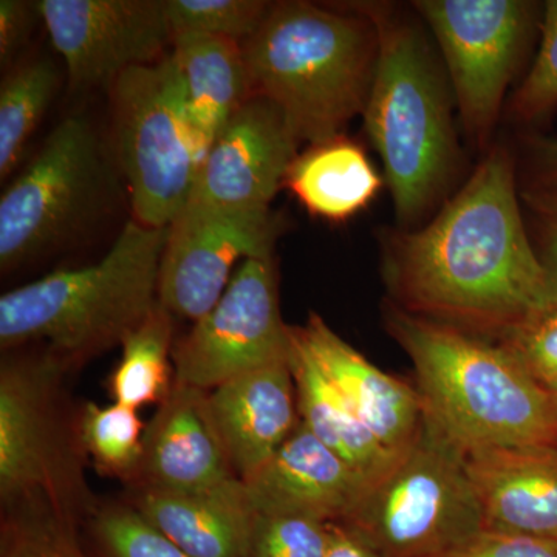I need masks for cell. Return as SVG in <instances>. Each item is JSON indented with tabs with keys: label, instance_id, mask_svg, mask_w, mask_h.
Returning <instances> with one entry per match:
<instances>
[{
	"label": "cell",
	"instance_id": "13",
	"mask_svg": "<svg viewBox=\"0 0 557 557\" xmlns=\"http://www.w3.org/2000/svg\"><path fill=\"white\" fill-rule=\"evenodd\" d=\"M38 9L73 95L110 89L127 70L157 64L174 39L164 0H40Z\"/></svg>",
	"mask_w": 557,
	"mask_h": 557
},
{
	"label": "cell",
	"instance_id": "35",
	"mask_svg": "<svg viewBox=\"0 0 557 557\" xmlns=\"http://www.w3.org/2000/svg\"><path fill=\"white\" fill-rule=\"evenodd\" d=\"M325 557H381L354 531L341 523L330 527V542Z\"/></svg>",
	"mask_w": 557,
	"mask_h": 557
},
{
	"label": "cell",
	"instance_id": "5",
	"mask_svg": "<svg viewBox=\"0 0 557 557\" xmlns=\"http://www.w3.org/2000/svg\"><path fill=\"white\" fill-rule=\"evenodd\" d=\"M379 35V58L362 110L366 132L383 159L395 211L410 223L445 188L456 138L448 87L423 35L391 9L355 3Z\"/></svg>",
	"mask_w": 557,
	"mask_h": 557
},
{
	"label": "cell",
	"instance_id": "22",
	"mask_svg": "<svg viewBox=\"0 0 557 557\" xmlns=\"http://www.w3.org/2000/svg\"><path fill=\"white\" fill-rule=\"evenodd\" d=\"M288 364L298 395L300 421L370 483L386 474L398 456L384 448L329 380L289 327Z\"/></svg>",
	"mask_w": 557,
	"mask_h": 557
},
{
	"label": "cell",
	"instance_id": "10",
	"mask_svg": "<svg viewBox=\"0 0 557 557\" xmlns=\"http://www.w3.org/2000/svg\"><path fill=\"white\" fill-rule=\"evenodd\" d=\"M289 325L278 302L273 258L247 259L211 310L172 350L175 380L212 391L274 362L287 361Z\"/></svg>",
	"mask_w": 557,
	"mask_h": 557
},
{
	"label": "cell",
	"instance_id": "36",
	"mask_svg": "<svg viewBox=\"0 0 557 557\" xmlns=\"http://www.w3.org/2000/svg\"><path fill=\"white\" fill-rule=\"evenodd\" d=\"M536 168L542 188H557V139L539 141Z\"/></svg>",
	"mask_w": 557,
	"mask_h": 557
},
{
	"label": "cell",
	"instance_id": "6",
	"mask_svg": "<svg viewBox=\"0 0 557 557\" xmlns=\"http://www.w3.org/2000/svg\"><path fill=\"white\" fill-rule=\"evenodd\" d=\"M70 366L50 347L3 351L0 368V497L7 509L49 508L78 523L98 505L86 478L78 416L62 379Z\"/></svg>",
	"mask_w": 557,
	"mask_h": 557
},
{
	"label": "cell",
	"instance_id": "17",
	"mask_svg": "<svg viewBox=\"0 0 557 557\" xmlns=\"http://www.w3.org/2000/svg\"><path fill=\"white\" fill-rule=\"evenodd\" d=\"M293 330L381 445L395 456L408 448L424 416L418 388L376 368L317 313Z\"/></svg>",
	"mask_w": 557,
	"mask_h": 557
},
{
	"label": "cell",
	"instance_id": "34",
	"mask_svg": "<svg viewBox=\"0 0 557 557\" xmlns=\"http://www.w3.org/2000/svg\"><path fill=\"white\" fill-rule=\"evenodd\" d=\"M38 17L40 20L38 2H0V61L3 67L27 46Z\"/></svg>",
	"mask_w": 557,
	"mask_h": 557
},
{
	"label": "cell",
	"instance_id": "32",
	"mask_svg": "<svg viewBox=\"0 0 557 557\" xmlns=\"http://www.w3.org/2000/svg\"><path fill=\"white\" fill-rule=\"evenodd\" d=\"M557 104V0L545 7L544 38L531 72L516 94L512 109L531 121Z\"/></svg>",
	"mask_w": 557,
	"mask_h": 557
},
{
	"label": "cell",
	"instance_id": "29",
	"mask_svg": "<svg viewBox=\"0 0 557 557\" xmlns=\"http://www.w3.org/2000/svg\"><path fill=\"white\" fill-rule=\"evenodd\" d=\"M91 519L104 557H188L150 527L131 504L98 507Z\"/></svg>",
	"mask_w": 557,
	"mask_h": 557
},
{
	"label": "cell",
	"instance_id": "23",
	"mask_svg": "<svg viewBox=\"0 0 557 557\" xmlns=\"http://www.w3.org/2000/svg\"><path fill=\"white\" fill-rule=\"evenodd\" d=\"M383 185L372 161L343 135L311 145L293 161L284 186L317 218L341 222L368 207Z\"/></svg>",
	"mask_w": 557,
	"mask_h": 557
},
{
	"label": "cell",
	"instance_id": "9",
	"mask_svg": "<svg viewBox=\"0 0 557 557\" xmlns=\"http://www.w3.org/2000/svg\"><path fill=\"white\" fill-rule=\"evenodd\" d=\"M115 160L134 220L170 228L188 205L205 159L170 57L124 72L109 89Z\"/></svg>",
	"mask_w": 557,
	"mask_h": 557
},
{
	"label": "cell",
	"instance_id": "16",
	"mask_svg": "<svg viewBox=\"0 0 557 557\" xmlns=\"http://www.w3.org/2000/svg\"><path fill=\"white\" fill-rule=\"evenodd\" d=\"M369 485L302 421L284 446L245 480L258 515L309 516L327 523L346 522Z\"/></svg>",
	"mask_w": 557,
	"mask_h": 557
},
{
	"label": "cell",
	"instance_id": "28",
	"mask_svg": "<svg viewBox=\"0 0 557 557\" xmlns=\"http://www.w3.org/2000/svg\"><path fill=\"white\" fill-rule=\"evenodd\" d=\"M0 557H89L76 536L78 523L49 508L7 509Z\"/></svg>",
	"mask_w": 557,
	"mask_h": 557
},
{
	"label": "cell",
	"instance_id": "18",
	"mask_svg": "<svg viewBox=\"0 0 557 557\" xmlns=\"http://www.w3.org/2000/svg\"><path fill=\"white\" fill-rule=\"evenodd\" d=\"M212 417L240 480L251 479L298 428V395L287 361L209 391Z\"/></svg>",
	"mask_w": 557,
	"mask_h": 557
},
{
	"label": "cell",
	"instance_id": "21",
	"mask_svg": "<svg viewBox=\"0 0 557 557\" xmlns=\"http://www.w3.org/2000/svg\"><path fill=\"white\" fill-rule=\"evenodd\" d=\"M200 149L207 156L231 116L252 97L242 44L212 36L185 35L168 53Z\"/></svg>",
	"mask_w": 557,
	"mask_h": 557
},
{
	"label": "cell",
	"instance_id": "30",
	"mask_svg": "<svg viewBox=\"0 0 557 557\" xmlns=\"http://www.w3.org/2000/svg\"><path fill=\"white\" fill-rule=\"evenodd\" d=\"M500 344L547 391L557 386V296L508 329Z\"/></svg>",
	"mask_w": 557,
	"mask_h": 557
},
{
	"label": "cell",
	"instance_id": "4",
	"mask_svg": "<svg viewBox=\"0 0 557 557\" xmlns=\"http://www.w3.org/2000/svg\"><path fill=\"white\" fill-rule=\"evenodd\" d=\"M168 228L131 219L104 258L3 293L2 351L44 341L72 366L121 346L159 306Z\"/></svg>",
	"mask_w": 557,
	"mask_h": 557
},
{
	"label": "cell",
	"instance_id": "37",
	"mask_svg": "<svg viewBox=\"0 0 557 557\" xmlns=\"http://www.w3.org/2000/svg\"><path fill=\"white\" fill-rule=\"evenodd\" d=\"M525 200L539 212L552 230H557V188H541L525 194Z\"/></svg>",
	"mask_w": 557,
	"mask_h": 557
},
{
	"label": "cell",
	"instance_id": "7",
	"mask_svg": "<svg viewBox=\"0 0 557 557\" xmlns=\"http://www.w3.org/2000/svg\"><path fill=\"white\" fill-rule=\"evenodd\" d=\"M381 557H440L485 530L468 454L424 408L417 437L346 522Z\"/></svg>",
	"mask_w": 557,
	"mask_h": 557
},
{
	"label": "cell",
	"instance_id": "38",
	"mask_svg": "<svg viewBox=\"0 0 557 557\" xmlns=\"http://www.w3.org/2000/svg\"><path fill=\"white\" fill-rule=\"evenodd\" d=\"M544 263L548 271L549 287L553 295L557 296V230H552L549 233L547 260Z\"/></svg>",
	"mask_w": 557,
	"mask_h": 557
},
{
	"label": "cell",
	"instance_id": "3",
	"mask_svg": "<svg viewBox=\"0 0 557 557\" xmlns=\"http://www.w3.org/2000/svg\"><path fill=\"white\" fill-rule=\"evenodd\" d=\"M350 10L357 14L273 3L259 30L242 44L252 95L276 104L299 141L338 137L368 102L379 35L368 16Z\"/></svg>",
	"mask_w": 557,
	"mask_h": 557
},
{
	"label": "cell",
	"instance_id": "1",
	"mask_svg": "<svg viewBox=\"0 0 557 557\" xmlns=\"http://www.w3.org/2000/svg\"><path fill=\"white\" fill-rule=\"evenodd\" d=\"M392 287L410 310L504 335L552 298L528 240L515 168L496 148L426 228L388 242Z\"/></svg>",
	"mask_w": 557,
	"mask_h": 557
},
{
	"label": "cell",
	"instance_id": "20",
	"mask_svg": "<svg viewBox=\"0 0 557 557\" xmlns=\"http://www.w3.org/2000/svg\"><path fill=\"white\" fill-rule=\"evenodd\" d=\"M486 530L557 541V448L468 454Z\"/></svg>",
	"mask_w": 557,
	"mask_h": 557
},
{
	"label": "cell",
	"instance_id": "11",
	"mask_svg": "<svg viewBox=\"0 0 557 557\" xmlns=\"http://www.w3.org/2000/svg\"><path fill=\"white\" fill-rule=\"evenodd\" d=\"M416 9L443 51L465 127L485 138L525 46L530 5L519 0H423Z\"/></svg>",
	"mask_w": 557,
	"mask_h": 557
},
{
	"label": "cell",
	"instance_id": "12",
	"mask_svg": "<svg viewBox=\"0 0 557 557\" xmlns=\"http://www.w3.org/2000/svg\"><path fill=\"white\" fill-rule=\"evenodd\" d=\"M284 231L271 209L186 207L168 228L159 300L172 317L197 322L228 287L247 259L273 258Z\"/></svg>",
	"mask_w": 557,
	"mask_h": 557
},
{
	"label": "cell",
	"instance_id": "15",
	"mask_svg": "<svg viewBox=\"0 0 557 557\" xmlns=\"http://www.w3.org/2000/svg\"><path fill=\"white\" fill-rule=\"evenodd\" d=\"M234 478L209 391L175 380L146 423L135 490L199 491Z\"/></svg>",
	"mask_w": 557,
	"mask_h": 557
},
{
	"label": "cell",
	"instance_id": "33",
	"mask_svg": "<svg viewBox=\"0 0 557 557\" xmlns=\"http://www.w3.org/2000/svg\"><path fill=\"white\" fill-rule=\"evenodd\" d=\"M440 557H557V541L485 528L478 536Z\"/></svg>",
	"mask_w": 557,
	"mask_h": 557
},
{
	"label": "cell",
	"instance_id": "8",
	"mask_svg": "<svg viewBox=\"0 0 557 557\" xmlns=\"http://www.w3.org/2000/svg\"><path fill=\"white\" fill-rule=\"evenodd\" d=\"M115 170L86 116L62 120L0 199L3 273L46 258L86 233L112 201Z\"/></svg>",
	"mask_w": 557,
	"mask_h": 557
},
{
	"label": "cell",
	"instance_id": "25",
	"mask_svg": "<svg viewBox=\"0 0 557 557\" xmlns=\"http://www.w3.org/2000/svg\"><path fill=\"white\" fill-rule=\"evenodd\" d=\"M61 69L53 60L39 57L25 62L0 86V178L16 170L28 141L58 95Z\"/></svg>",
	"mask_w": 557,
	"mask_h": 557
},
{
	"label": "cell",
	"instance_id": "19",
	"mask_svg": "<svg viewBox=\"0 0 557 557\" xmlns=\"http://www.w3.org/2000/svg\"><path fill=\"white\" fill-rule=\"evenodd\" d=\"M131 505L188 557H248L258 512L239 478L199 491L137 487Z\"/></svg>",
	"mask_w": 557,
	"mask_h": 557
},
{
	"label": "cell",
	"instance_id": "27",
	"mask_svg": "<svg viewBox=\"0 0 557 557\" xmlns=\"http://www.w3.org/2000/svg\"><path fill=\"white\" fill-rule=\"evenodd\" d=\"M271 5L263 0H164L172 38L200 35L240 44L259 30Z\"/></svg>",
	"mask_w": 557,
	"mask_h": 557
},
{
	"label": "cell",
	"instance_id": "2",
	"mask_svg": "<svg viewBox=\"0 0 557 557\" xmlns=\"http://www.w3.org/2000/svg\"><path fill=\"white\" fill-rule=\"evenodd\" d=\"M387 327L412 361L424 408L465 453L555 445L552 395L502 344L398 309Z\"/></svg>",
	"mask_w": 557,
	"mask_h": 557
},
{
	"label": "cell",
	"instance_id": "24",
	"mask_svg": "<svg viewBox=\"0 0 557 557\" xmlns=\"http://www.w3.org/2000/svg\"><path fill=\"white\" fill-rule=\"evenodd\" d=\"M174 324L172 314L159 306L124 338L119 366L109 379L113 401L132 409L156 405L170 397L175 383Z\"/></svg>",
	"mask_w": 557,
	"mask_h": 557
},
{
	"label": "cell",
	"instance_id": "26",
	"mask_svg": "<svg viewBox=\"0 0 557 557\" xmlns=\"http://www.w3.org/2000/svg\"><path fill=\"white\" fill-rule=\"evenodd\" d=\"M143 423L137 409L113 403H87L78 412V431L84 453L106 478L137 482L143 453Z\"/></svg>",
	"mask_w": 557,
	"mask_h": 557
},
{
	"label": "cell",
	"instance_id": "39",
	"mask_svg": "<svg viewBox=\"0 0 557 557\" xmlns=\"http://www.w3.org/2000/svg\"><path fill=\"white\" fill-rule=\"evenodd\" d=\"M549 395H552L553 401H555V406L557 409V386L548 388Z\"/></svg>",
	"mask_w": 557,
	"mask_h": 557
},
{
	"label": "cell",
	"instance_id": "14",
	"mask_svg": "<svg viewBox=\"0 0 557 557\" xmlns=\"http://www.w3.org/2000/svg\"><path fill=\"white\" fill-rule=\"evenodd\" d=\"M299 143L284 112L252 95L208 149L186 207L270 209Z\"/></svg>",
	"mask_w": 557,
	"mask_h": 557
},
{
	"label": "cell",
	"instance_id": "31",
	"mask_svg": "<svg viewBox=\"0 0 557 557\" xmlns=\"http://www.w3.org/2000/svg\"><path fill=\"white\" fill-rule=\"evenodd\" d=\"M332 523L296 515H258L248 557H325Z\"/></svg>",
	"mask_w": 557,
	"mask_h": 557
}]
</instances>
